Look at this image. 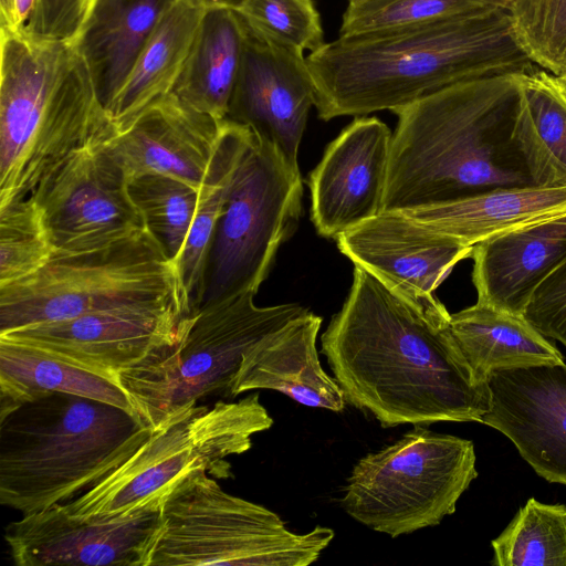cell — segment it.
Instances as JSON below:
<instances>
[{
    "label": "cell",
    "instance_id": "cell-17",
    "mask_svg": "<svg viewBox=\"0 0 566 566\" xmlns=\"http://www.w3.org/2000/svg\"><path fill=\"white\" fill-rule=\"evenodd\" d=\"M481 423L505 434L535 472L566 485V364L494 370Z\"/></svg>",
    "mask_w": 566,
    "mask_h": 566
},
{
    "label": "cell",
    "instance_id": "cell-42",
    "mask_svg": "<svg viewBox=\"0 0 566 566\" xmlns=\"http://www.w3.org/2000/svg\"><path fill=\"white\" fill-rule=\"evenodd\" d=\"M506 1H507V7H509V3H510L511 0H506Z\"/></svg>",
    "mask_w": 566,
    "mask_h": 566
},
{
    "label": "cell",
    "instance_id": "cell-23",
    "mask_svg": "<svg viewBox=\"0 0 566 566\" xmlns=\"http://www.w3.org/2000/svg\"><path fill=\"white\" fill-rule=\"evenodd\" d=\"M176 0H96L72 40L108 107L157 24Z\"/></svg>",
    "mask_w": 566,
    "mask_h": 566
},
{
    "label": "cell",
    "instance_id": "cell-6",
    "mask_svg": "<svg viewBox=\"0 0 566 566\" xmlns=\"http://www.w3.org/2000/svg\"><path fill=\"white\" fill-rule=\"evenodd\" d=\"M254 292L200 305L182 316L177 338L119 373L138 421L151 430L208 396L227 392L243 353L307 308L296 303L258 306Z\"/></svg>",
    "mask_w": 566,
    "mask_h": 566
},
{
    "label": "cell",
    "instance_id": "cell-10",
    "mask_svg": "<svg viewBox=\"0 0 566 566\" xmlns=\"http://www.w3.org/2000/svg\"><path fill=\"white\" fill-rule=\"evenodd\" d=\"M473 442L416 424L354 465L343 496L356 522L398 537L441 523L478 476Z\"/></svg>",
    "mask_w": 566,
    "mask_h": 566
},
{
    "label": "cell",
    "instance_id": "cell-19",
    "mask_svg": "<svg viewBox=\"0 0 566 566\" xmlns=\"http://www.w3.org/2000/svg\"><path fill=\"white\" fill-rule=\"evenodd\" d=\"M224 120L201 113L169 93L116 132L105 146L128 180L161 174L200 189Z\"/></svg>",
    "mask_w": 566,
    "mask_h": 566
},
{
    "label": "cell",
    "instance_id": "cell-4",
    "mask_svg": "<svg viewBox=\"0 0 566 566\" xmlns=\"http://www.w3.org/2000/svg\"><path fill=\"white\" fill-rule=\"evenodd\" d=\"M72 40L0 34V207L30 196L77 147L115 134Z\"/></svg>",
    "mask_w": 566,
    "mask_h": 566
},
{
    "label": "cell",
    "instance_id": "cell-35",
    "mask_svg": "<svg viewBox=\"0 0 566 566\" xmlns=\"http://www.w3.org/2000/svg\"><path fill=\"white\" fill-rule=\"evenodd\" d=\"M237 11L254 30L287 48L312 53L325 43L314 0H248Z\"/></svg>",
    "mask_w": 566,
    "mask_h": 566
},
{
    "label": "cell",
    "instance_id": "cell-3",
    "mask_svg": "<svg viewBox=\"0 0 566 566\" xmlns=\"http://www.w3.org/2000/svg\"><path fill=\"white\" fill-rule=\"evenodd\" d=\"M520 75L459 82L395 111L380 212L532 185L514 139Z\"/></svg>",
    "mask_w": 566,
    "mask_h": 566
},
{
    "label": "cell",
    "instance_id": "cell-29",
    "mask_svg": "<svg viewBox=\"0 0 566 566\" xmlns=\"http://www.w3.org/2000/svg\"><path fill=\"white\" fill-rule=\"evenodd\" d=\"M253 132L226 119L207 176L200 187L193 221L178 264L181 292L189 312L202 298L208 255L233 176Z\"/></svg>",
    "mask_w": 566,
    "mask_h": 566
},
{
    "label": "cell",
    "instance_id": "cell-28",
    "mask_svg": "<svg viewBox=\"0 0 566 566\" xmlns=\"http://www.w3.org/2000/svg\"><path fill=\"white\" fill-rule=\"evenodd\" d=\"M53 392L106 402L136 417L128 397L115 381L0 338V417Z\"/></svg>",
    "mask_w": 566,
    "mask_h": 566
},
{
    "label": "cell",
    "instance_id": "cell-24",
    "mask_svg": "<svg viewBox=\"0 0 566 566\" xmlns=\"http://www.w3.org/2000/svg\"><path fill=\"white\" fill-rule=\"evenodd\" d=\"M205 10L192 0H176L164 14L106 108L116 132L127 127L149 105L171 93Z\"/></svg>",
    "mask_w": 566,
    "mask_h": 566
},
{
    "label": "cell",
    "instance_id": "cell-16",
    "mask_svg": "<svg viewBox=\"0 0 566 566\" xmlns=\"http://www.w3.org/2000/svg\"><path fill=\"white\" fill-rule=\"evenodd\" d=\"M335 240L354 265L431 313L447 311L434 291L473 251L399 211L380 212Z\"/></svg>",
    "mask_w": 566,
    "mask_h": 566
},
{
    "label": "cell",
    "instance_id": "cell-5",
    "mask_svg": "<svg viewBox=\"0 0 566 566\" xmlns=\"http://www.w3.org/2000/svg\"><path fill=\"white\" fill-rule=\"evenodd\" d=\"M116 406L53 392L0 417V504L22 515L65 504L151 433Z\"/></svg>",
    "mask_w": 566,
    "mask_h": 566
},
{
    "label": "cell",
    "instance_id": "cell-25",
    "mask_svg": "<svg viewBox=\"0 0 566 566\" xmlns=\"http://www.w3.org/2000/svg\"><path fill=\"white\" fill-rule=\"evenodd\" d=\"M244 34V21L237 10L206 8L171 93L201 113L221 122L227 119Z\"/></svg>",
    "mask_w": 566,
    "mask_h": 566
},
{
    "label": "cell",
    "instance_id": "cell-1",
    "mask_svg": "<svg viewBox=\"0 0 566 566\" xmlns=\"http://www.w3.org/2000/svg\"><path fill=\"white\" fill-rule=\"evenodd\" d=\"M450 316L420 310L355 265L350 291L321 336L346 402L384 428L481 422L488 382L462 354Z\"/></svg>",
    "mask_w": 566,
    "mask_h": 566
},
{
    "label": "cell",
    "instance_id": "cell-12",
    "mask_svg": "<svg viewBox=\"0 0 566 566\" xmlns=\"http://www.w3.org/2000/svg\"><path fill=\"white\" fill-rule=\"evenodd\" d=\"M106 140L74 149L30 193L42 212L54 256L102 249L147 229Z\"/></svg>",
    "mask_w": 566,
    "mask_h": 566
},
{
    "label": "cell",
    "instance_id": "cell-31",
    "mask_svg": "<svg viewBox=\"0 0 566 566\" xmlns=\"http://www.w3.org/2000/svg\"><path fill=\"white\" fill-rule=\"evenodd\" d=\"M128 191L146 228L178 270L200 189L171 176L145 174L129 180Z\"/></svg>",
    "mask_w": 566,
    "mask_h": 566
},
{
    "label": "cell",
    "instance_id": "cell-21",
    "mask_svg": "<svg viewBox=\"0 0 566 566\" xmlns=\"http://www.w3.org/2000/svg\"><path fill=\"white\" fill-rule=\"evenodd\" d=\"M478 302L524 315L536 289L566 261V213L473 247Z\"/></svg>",
    "mask_w": 566,
    "mask_h": 566
},
{
    "label": "cell",
    "instance_id": "cell-8",
    "mask_svg": "<svg viewBox=\"0 0 566 566\" xmlns=\"http://www.w3.org/2000/svg\"><path fill=\"white\" fill-rule=\"evenodd\" d=\"M160 512L148 566H308L335 536L322 525L290 531L276 513L226 492L203 469L180 480Z\"/></svg>",
    "mask_w": 566,
    "mask_h": 566
},
{
    "label": "cell",
    "instance_id": "cell-15",
    "mask_svg": "<svg viewBox=\"0 0 566 566\" xmlns=\"http://www.w3.org/2000/svg\"><path fill=\"white\" fill-rule=\"evenodd\" d=\"M243 19V18H242ZM239 73L227 119L248 126L295 171L315 90L304 52L272 41L244 19Z\"/></svg>",
    "mask_w": 566,
    "mask_h": 566
},
{
    "label": "cell",
    "instance_id": "cell-14",
    "mask_svg": "<svg viewBox=\"0 0 566 566\" xmlns=\"http://www.w3.org/2000/svg\"><path fill=\"white\" fill-rule=\"evenodd\" d=\"M160 527L159 504L90 518L56 504L8 524L4 541L18 566H148Z\"/></svg>",
    "mask_w": 566,
    "mask_h": 566
},
{
    "label": "cell",
    "instance_id": "cell-30",
    "mask_svg": "<svg viewBox=\"0 0 566 566\" xmlns=\"http://www.w3.org/2000/svg\"><path fill=\"white\" fill-rule=\"evenodd\" d=\"M492 547L497 566H566V506L530 499Z\"/></svg>",
    "mask_w": 566,
    "mask_h": 566
},
{
    "label": "cell",
    "instance_id": "cell-2",
    "mask_svg": "<svg viewBox=\"0 0 566 566\" xmlns=\"http://www.w3.org/2000/svg\"><path fill=\"white\" fill-rule=\"evenodd\" d=\"M318 117L395 112L449 85L525 74L507 8L396 30L338 36L308 53Z\"/></svg>",
    "mask_w": 566,
    "mask_h": 566
},
{
    "label": "cell",
    "instance_id": "cell-38",
    "mask_svg": "<svg viewBox=\"0 0 566 566\" xmlns=\"http://www.w3.org/2000/svg\"><path fill=\"white\" fill-rule=\"evenodd\" d=\"M0 27L14 30V0H0Z\"/></svg>",
    "mask_w": 566,
    "mask_h": 566
},
{
    "label": "cell",
    "instance_id": "cell-7",
    "mask_svg": "<svg viewBox=\"0 0 566 566\" xmlns=\"http://www.w3.org/2000/svg\"><path fill=\"white\" fill-rule=\"evenodd\" d=\"M272 424L259 392L212 406L191 403L153 430L124 462L62 506L73 516L90 518L160 505L161 499L196 470L228 478L231 465L226 459L249 451L252 437Z\"/></svg>",
    "mask_w": 566,
    "mask_h": 566
},
{
    "label": "cell",
    "instance_id": "cell-33",
    "mask_svg": "<svg viewBox=\"0 0 566 566\" xmlns=\"http://www.w3.org/2000/svg\"><path fill=\"white\" fill-rule=\"evenodd\" d=\"M53 256L42 212L31 196L0 207V286L32 275Z\"/></svg>",
    "mask_w": 566,
    "mask_h": 566
},
{
    "label": "cell",
    "instance_id": "cell-36",
    "mask_svg": "<svg viewBox=\"0 0 566 566\" xmlns=\"http://www.w3.org/2000/svg\"><path fill=\"white\" fill-rule=\"evenodd\" d=\"M524 316L544 336L566 346V261L536 289Z\"/></svg>",
    "mask_w": 566,
    "mask_h": 566
},
{
    "label": "cell",
    "instance_id": "cell-26",
    "mask_svg": "<svg viewBox=\"0 0 566 566\" xmlns=\"http://www.w3.org/2000/svg\"><path fill=\"white\" fill-rule=\"evenodd\" d=\"M450 328L475 375L564 361L563 355L522 314L478 302L450 316Z\"/></svg>",
    "mask_w": 566,
    "mask_h": 566
},
{
    "label": "cell",
    "instance_id": "cell-27",
    "mask_svg": "<svg viewBox=\"0 0 566 566\" xmlns=\"http://www.w3.org/2000/svg\"><path fill=\"white\" fill-rule=\"evenodd\" d=\"M514 139L531 184L566 186V85L546 70L520 75Z\"/></svg>",
    "mask_w": 566,
    "mask_h": 566
},
{
    "label": "cell",
    "instance_id": "cell-34",
    "mask_svg": "<svg viewBox=\"0 0 566 566\" xmlns=\"http://www.w3.org/2000/svg\"><path fill=\"white\" fill-rule=\"evenodd\" d=\"M516 38L534 64L566 75V0H511Z\"/></svg>",
    "mask_w": 566,
    "mask_h": 566
},
{
    "label": "cell",
    "instance_id": "cell-18",
    "mask_svg": "<svg viewBox=\"0 0 566 566\" xmlns=\"http://www.w3.org/2000/svg\"><path fill=\"white\" fill-rule=\"evenodd\" d=\"M392 135L377 117H357L326 148L308 176L311 220L336 239L381 211Z\"/></svg>",
    "mask_w": 566,
    "mask_h": 566
},
{
    "label": "cell",
    "instance_id": "cell-22",
    "mask_svg": "<svg viewBox=\"0 0 566 566\" xmlns=\"http://www.w3.org/2000/svg\"><path fill=\"white\" fill-rule=\"evenodd\" d=\"M465 247L566 213V186L497 187L430 207L399 211Z\"/></svg>",
    "mask_w": 566,
    "mask_h": 566
},
{
    "label": "cell",
    "instance_id": "cell-20",
    "mask_svg": "<svg viewBox=\"0 0 566 566\" xmlns=\"http://www.w3.org/2000/svg\"><path fill=\"white\" fill-rule=\"evenodd\" d=\"M321 326L322 317L307 310L260 338L243 353L229 396L268 389L305 407L343 411L344 391L318 358Z\"/></svg>",
    "mask_w": 566,
    "mask_h": 566
},
{
    "label": "cell",
    "instance_id": "cell-43",
    "mask_svg": "<svg viewBox=\"0 0 566 566\" xmlns=\"http://www.w3.org/2000/svg\"><path fill=\"white\" fill-rule=\"evenodd\" d=\"M348 1H353V0H348Z\"/></svg>",
    "mask_w": 566,
    "mask_h": 566
},
{
    "label": "cell",
    "instance_id": "cell-37",
    "mask_svg": "<svg viewBox=\"0 0 566 566\" xmlns=\"http://www.w3.org/2000/svg\"><path fill=\"white\" fill-rule=\"evenodd\" d=\"M38 0H14V30L23 29L30 20Z\"/></svg>",
    "mask_w": 566,
    "mask_h": 566
},
{
    "label": "cell",
    "instance_id": "cell-13",
    "mask_svg": "<svg viewBox=\"0 0 566 566\" xmlns=\"http://www.w3.org/2000/svg\"><path fill=\"white\" fill-rule=\"evenodd\" d=\"M185 315L178 303L124 307L29 325L0 334V338L117 384L120 371L175 342Z\"/></svg>",
    "mask_w": 566,
    "mask_h": 566
},
{
    "label": "cell",
    "instance_id": "cell-40",
    "mask_svg": "<svg viewBox=\"0 0 566 566\" xmlns=\"http://www.w3.org/2000/svg\"><path fill=\"white\" fill-rule=\"evenodd\" d=\"M95 2H96V0H82V24L84 23L85 19L87 18L88 13L91 12ZM82 24H81V27H82Z\"/></svg>",
    "mask_w": 566,
    "mask_h": 566
},
{
    "label": "cell",
    "instance_id": "cell-41",
    "mask_svg": "<svg viewBox=\"0 0 566 566\" xmlns=\"http://www.w3.org/2000/svg\"><path fill=\"white\" fill-rule=\"evenodd\" d=\"M559 77L562 78V81H563V82L565 83V85H566V75H564V76H559Z\"/></svg>",
    "mask_w": 566,
    "mask_h": 566
},
{
    "label": "cell",
    "instance_id": "cell-11",
    "mask_svg": "<svg viewBox=\"0 0 566 566\" xmlns=\"http://www.w3.org/2000/svg\"><path fill=\"white\" fill-rule=\"evenodd\" d=\"M302 197L301 172L253 133L213 233L199 306L258 293L280 247L297 228Z\"/></svg>",
    "mask_w": 566,
    "mask_h": 566
},
{
    "label": "cell",
    "instance_id": "cell-9",
    "mask_svg": "<svg viewBox=\"0 0 566 566\" xmlns=\"http://www.w3.org/2000/svg\"><path fill=\"white\" fill-rule=\"evenodd\" d=\"M178 303V270L145 231L118 243L54 256L20 281L0 286V334L40 323L124 307Z\"/></svg>",
    "mask_w": 566,
    "mask_h": 566
},
{
    "label": "cell",
    "instance_id": "cell-32",
    "mask_svg": "<svg viewBox=\"0 0 566 566\" xmlns=\"http://www.w3.org/2000/svg\"><path fill=\"white\" fill-rule=\"evenodd\" d=\"M506 0H353L343 13L339 36L396 30L465 17Z\"/></svg>",
    "mask_w": 566,
    "mask_h": 566
},
{
    "label": "cell",
    "instance_id": "cell-39",
    "mask_svg": "<svg viewBox=\"0 0 566 566\" xmlns=\"http://www.w3.org/2000/svg\"><path fill=\"white\" fill-rule=\"evenodd\" d=\"M205 8L222 7L233 10L240 9L248 0H192Z\"/></svg>",
    "mask_w": 566,
    "mask_h": 566
}]
</instances>
